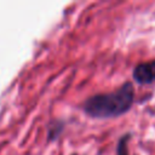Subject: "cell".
<instances>
[{"instance_id":"7a4b0ae2","label":"cell","mask_w":155,"mask_h":155,"mask_svg":"<svg viewBox=\"0 0 155 155\" xmlns=\"http://www.w3.org/2000/svg\"><path fill=\"white\" fill-rule=\"evenodd\" d=\"M132 78L139 85H148L155 81V59L137 64L133 68Z\"/></svg>"},{"instance_id":"6da1fadb","label":"cell","mask_w":155,"mask_h":155,"mask_svg":"<svg viewBox=\"0 0 155 155\" xmlns=\"http://www.w3.org/2000/svg\"><path fill=\"white\" fill-rule=\"evenodd\" d=\"M133 102V85L131 82H125L115 91L91 96L84 102L82 110L94 119H110L128 111Z\"/></svg>"},{"instance_id":"3957f363","label":"cell","mask_w":155,"mask_h":155,"mask_svg":"<svg viewBox=\"0 0 155 155\" xmlns=\"http://www.w3.org/2000/svg\"><path fill=\"white\" fill-rule=\"evenodd\" d=\"M128 140H130V134H124L116 145V155H128Z\"/></svg>"}]
</instances>
